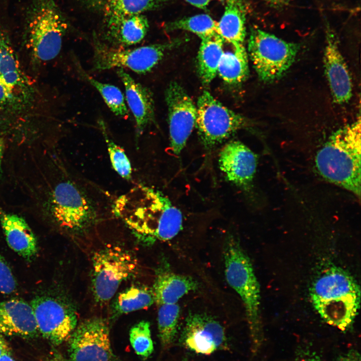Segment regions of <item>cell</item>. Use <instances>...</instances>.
<instances>
[{"instance_id":"cell-1","label":"cell","mask_w":361,"mask_h":361,"mask_svg":"<svg viewBox=\"0 0 361 361\" xmlns=\"http://www.w3.org/2000/svg\"><path fill=\"white\" fill-rule=\"evenodd\" d=\"M114 212L141 240L152 243L172 239L180 231V211L159 192L137 186L118 198Z\"/></svg>"},{"instance_id":"cell-2","label":"cell","mask_w":361,"mask_h":361,"mask_svg":"<svg viewBox=\"0 0 361 361\" xmlns=\"http://www.w3.org/2000/svg\"><path fill=\"white\" fill-rule=\"evenodd\" d=\"M310 295L327 324L343 331L352 325L360 306V290L349 273L335 266L326 268L313 282Z\"/></svg>"},{"instance_id":"cell-3","label":"cell","mask_w":361,"mask_h":361,"mask_svg":"<svg viewBox=\"0 0 361 361\" xmlns=\"http://www.w3.org/2000/svg\"><path fill=\"white\" fill-rule=\"evenodd\" d=\"M317 172L328 182L360 197V120L339 129L317 151Z\"/></svg>"},{"instance_id":"cell-4","label":"cell","mask_w":361,"mask_h":361,"mask_svg":"<svg viewBox=\"0 0 361 361\" xmlns=\"http://www.w3.org/2000/svg\"><path fill=\"white\" fill-rule=\"evenodd\" d=\"M224 257L227 282L243 302L253 349L256 350L262 338L258 281L249 258L239 241L232 236H228L225 241Z\"/></svg>"},{"instance_id":"cell-5","label":"cell","mask_w":361,"mask_h":361,"mask_svg":"<svg viewBox=\"0 0 361 361\" xmlns=\"http://www.w3.org/2000/svg\"><path fill=\"white\" fill-rule=\"evenodd\" d=\"M28 41L33 57L46 62L60 53L67 24L54 0H34L29 13Z\"/></svg>"},{"instance_id":"cell-6","label":"cell","mask_w":361,"mask_h":361,"mask_svg":"<svg viewBox=\"0 0 361 361\" xmlns=\"http://www.w3.org/2000/svg\"><path fill=\"white\" fill-rule=\"evenodd\" d=\"M138 269L136 259L127 251L107 246L92 257V286L93 296L100 303L108 302L122 282L133 276Z\"/></svg>"},{"instance_id":"cell-7","label":"cell","mask_w":361,"mask_h":361,"mask_svg":"<svg viewBox=\"0 0 361 361\" xmlns=\"http://www.w3.org/2000/svg\"><path fill=\"white\" fill-rule=\"evenodd\" d=\"M250 59L260 79L280 78L294 62L299 46L259 28H252L248 40Z\"/></svg>"},{"instance_id":"cell-8","label":"cell","mask_w":361,"mask_h":361,"mask_svg":"<svg viewBox=\"0 0 361 361\" xmlns=\"http://www.w3.org/2000/svg\"><path fill=\"white\" fill-rule=\"evenodd\" d=\"M50 210L56 223L73 233L85 231L96 219V212L83 190L71 179L63 180L54 188Z\"/></svg>"},{"instance_id":"cell-9","label":"cell","mask_w":361,"mask_h":361,"mask_svg":"<svg viewBox=\"0 0 361 361\" xmlns=\"http://www.w3.org/2000/svg\"><path fill=\"white\" fill-rule=\"evenodd\" d=\"M196 126L201 141L210 149L246 125L245 118L223 105L208 91L199 96Z\"/></svg>"},{"instance_id":"cell-10","label":"cell","mask_w":361,"mask_h":361,"mask_svg":"<svg viewBox=\"0 0 361 361\" xmlns=\"http://www.w3.org/2000/svg\"><path fill=\"white\" fill-rule=\"evenodd\" d=\"M175 43H166L132 49L112 47L95 43L93 57V69L104 71L112 68H128L138 74H145L162 59L165 53Z\"/></svg>"},{"instance_id":"cell-11","label":"cell","mask_w":361,"mask_h":361,"mask_svg":"<svg viewBox=\"0 0 361 361\" xmlns=\"http://www.w3.org/2000/svg\"><path fill=\"white\" fill-rule=\"evenodd\" d=\"M70 361H118L104 319L94 317L76 326L68 339Z\"/></svg>"},{"instance_id":"cell-12","label":"cell","mask_w":361,"mask_h":361,"mask_svg":"<svg viewBox=\"0 0 361 361\" xmlns=\"http://www.w3.org/2000/svg\"><path fill=\"white\" fill-rule=\"evenodd\" d=\"M30 304L44 338L56 345L68 340L77 324L76 312L71 305L50 296L36 297Z\"/></svg>"},{"instance_id":"cell-13","label":"cell","mask_w":361,"mask_h":361,"mask_svg":"<svg viewBox=\"0 0 361 361\" xmlns=\"http://www.w3.org/2000/svg\"><path fill=\"white\" fill-rule=\"evenodd\" d=\"M171 148L178 155L184 148L194 127L197 107L179 84L171 82L165 92Z\"/></svg>"},{"instance_id":"cell-14","label":"cell","mask_w":361,"mask_h":361,"mask_svg":"<svg viewBox=\"0 0 361 361\" xmlns=\"http://www.w3.org/2000/svg\"><path fill=\"white\" fill-rule=\"evenodd\" d=\"M31 90L8 36L0 32V107L24 103Z\"/></svg>"},{"instance_id":"cell-15","label":"cell","mask_w":361,"mask_h":361,"mask_svg":"<svg viewBox=\"0 0 361 361\" xmlns=\"http://www.w3.org/2000/svg\"><path fill=\"white\" fill-rule=\"evenodd\" d=\"M181 341L188 349L197 353L210 354L227 346L223 326L204 314L191 313L187 317Z\"/></svg>"},{"instance_id":"cell-16","label":"cell","mask_w":361,"mask_h":361,"mask_svg":"<svg viewBox=\"0 0 361 361\" xmlns=\"http://www.w3.org/2000/svg\"><path fill=\"white\" fill-rule=\"evenodd\" d=\"M219 164L229 182L246 190L254 177L257 157L241 142L231 141L226 144L220 151Z\"/></svg>"},{"instance_id":"cell-17","label":"cell","mask_w":361,"mask_h":361,"mask_svg":"<svg viewBox=\"0 0 361 361\" xmlns=\"http://www.w3.org/2000/svg\"><path fill=\"white\" fill-rule=\"evenodd\" d=\"M324 61L326 76L334 101L339 104L347 102L352 95L351 77L340 52L337 40L328 28Z\"/></svg>"},{"instance_id":"cell-18","label":"cell","mask_w":361,"mask_h":361,"mask_svg":"<svg viewBox=\"0 0 361 361\" xmlns=\"http://www.w3.org/2000/svg\"><path fill=\"white\" fill-rule=\"evenodd\" d=\"M38 332L30 304L17 298L0 301V334L30 338Z\"/></svg>"},{"instance_id":"cell-19","label":"cell","mask_w":361,"mask_h":361,"mask_svg":"<svg viewBox=\"0 0 361 361\" xmlns=\"http://www.w3.org/2000/svg\"><path fill=\"white\" fill-rule=\"evenodd\" d=\"M117 74L124 86L126 101L134 116L136 134L139 137L146 126L154 120V104L151 93L123 69H118Z\"/></svg>"},{"instance_id":"cell-20","label":"cell","mask_w":361,"mask_h":361,"mask_svg":"<svg viewBox=\"0 0 361 361\" xmlns=\"http://www.w3.org/2000/svg\"><path fill=\"white\" fill-rule=\"evenodd\" d=\"M0 222L9 247L28 261L34 259L38 253V243L26 221L17 215L1 212Z\"/></svg>"},{"instance_id":"cell-21","label":"cell","mask_w":361,"mask_h":361,"mask_svg":"<svg viewBox=\"0 0 361 361\" xmlns=\"http://www.w3.org/2000/svg\"><path fill=\"white\" fill-rule=\"evenodd\" d=\"M197 287V281L191 277L163 271L157 275L152 290L157 305L175 304Z\"/></svg>"},{"instance_id":"cell-22","label":"cell","mask_w":361,"mask_h":361,"mask_svg":"<svg viewBox=\"0 0 361 361\" xmlns=\"http://www.w3.org/2000/svg\"><path fill=\"white\" fill-rule=\"evenodd\" d=\"M224 13L218 22L217 33L233 47L244 46L246 10L241 0H225Z\"/></svg>"},{"instance_id":"cell-23","label":"cell","mask_w":361,"mask_h":361,"mask_svg":"<svg viewBox=\"0 0 361 361\" xmlns=\"http://www.w3.org/2000/svg\"><path fill=\"white\" fill-rule=\"evenodd\" d=\"M147 19L142 15L125 17L108 24V37L114 47H124L140 42L148 29Z\"/></svg>"},{"instance_id":"cell-24","label":"cell","mask_w":361,"mask_h":361,"mask_svg":"<svg viewBox=\"0 0 361 361\" xmlns=\"http://www.w3.org/2000/svg\"><path fill=\"white\" fill-rule=\"evenodd\" d=\"M201 40L197 56V69L202 82L207 85L216 76L225 41L218 34Z\"/></svg>"},{"instance_id":"cell-25","label":"cell","mask_w":361,"mask_h":361,"mask_svg":"<svg viewBox=\"0 0 361 361\" xmlns=\"http://www.w3.org/2000/svg\"><path fill=\"white\" fill-rule=\"evenodd\" d=\"M223 52L217 73L226 83L237 84L244 81L249 74L248 55L244 46L233 47Z\"/></svg>"},{"instance_id":"cell-26","label":"cell","mask_w":361,"mask_h":361,"mask_svg":"<svg viewBox=\"0 0 361 361\" xmlns=\"http://www.w3.org/2000/svg\"><path fill=\"white\" fill-rule=\"evenodd\" d=\"M155 302L152 289L142 285H133L119 293L112 307V318L145 309Z\"/></svg>"},{"instance_id":"cell-27","label":"cell","mask_w":361,"mask_h":361,"mask_svg":"<svg viewBox=\"0 0 361 361\" xmlns=\"http://www.w3.org/2000/svg\"><path fill=\"white\" fill-rule=\"evenodd\" d=\"M164 0H107L106 13L108 24L125 17L140 15L146 11L156 8Z\"/></svg>"},{"instance_id":"cell-28","label":"cell","mask_w":361,"mask_h":361,"mask_svg":"<svg viewBox=\"0 0 361 361\" xmlns=\"http://www.w3.org/2000/svg\"><path fill=\"white\" fill-rule=\"evenodd\" d=\"M76 65L80 75L99 92L108 108L115 115L123 118L129 116L125 97L117 87L96 80L87 74L78 63H76Z\"/></svg>"},{"instance_id":"cell-29","label":"cell","mask_w":361,"mask_h":361,"mask_svg":"<svg viewBox=\"0 0 361 361\" xmlns=\"http://www.w3.org/2000/svg\"><path fill=\"white\" fill-rule=\"evenodd\" d=\"M180 308L177 303L158 305L157 326L162 347L167 349L174 341L177 330Z\"/></svg>"},{"instance_id":"cell-30","label":"cell","mask_w":361,"mask_h":361,"mask_svg":"<svg viewBox=\"0 0 361 361\" xmlns=\"http://www.w3.org/2000/svg\"><path fill=\"white\" fill-rule=\"evenodd\" d=\"M217 26L218 22L209 15L199 14L169 22L166 25L165 29L189 31L203 39L217 34Z\"/></svg>"},{"instance_id":"cell-31","label":"cell","mask_w":361,"mask_h":361,"mask_svg":"<svg viewBox=\"0 0 361 361\" xmlns=\"http://www.w3.org/2000/svg\"><path fill=\"white\" fill-rule=\"evenodd\" d=\"M98 124L106 143L113 168L122 178L126 180L130 179L132 177V167L124 150L110 137L104 121L99 120Z\"/></svg>"},{"instance_id":"cell-32","label":"cell","mask_w":361,"mask_h":361,"mask_svg":"<svg viewBox=\"0 0 361 361\" xmlns=\"http://www.w3.org/2000/svg\"><path fill=\"white\" fill-rule=\"evenodd\" d=\"M129 339L134 351L141 357L147 358L152 353L154 347L149 322L143 320L133 326Z\"/></svg>"},{"instance_id":"cell-33","label":"cell","mask_w":361,"mask_h":361,"mask_svg":"<svg viewBox=\"0 0 361 361\" xmlns=\"http://www.w3.org/2000/svg\"><path fill=\"white\" fill-rule=\"evenodd\" d=\"M17 288L15 276L7 261L0 254V292L10 294L15 292Z\"/></svg>"},{"instance_id":"cell-34","label":"cell","mask_w":361,"mask_h":361,"mask_svg":"<svg viewBox=\"0 0 361 361\" xmlns=\"http://www.w3.org/2000/svg\"><path fill=\"white\" fill-rule=\"evenodd\" d=\"M336 361H360V356L356 350L352 349L341 355Z\"/></svg>"},{"instance_id":"cell-35","label":"cell","mask_w":361,"mask_h":361,"mask_svg":"<svg viewBox=\"0 0 361 361\" xmlns=\"http://www.w3.org/2000/svg\"><path fill=\"white\" fill-rule=\"evenodd\" d=\"M11 349L2 334H0V356L4 354L11 355Z\"/></svg>"},{"instance_id":"cell-36","label":"cell","mask_w":361,"mask_h":361,"mask_svg":"<svg viewBox=\"0 0 361 361\" xmlns=\"http://www.w3.org/2000/svg\"><path fill=\"white\" fill-rule=\"evenodd\" d=\"M191 5L201 9H205L209 4L215 1H223L224 0H185Z\"/></svg>"},{"instance_id":"cell-37","label":"cell","mask_w":361,"mask_h":361,"mask_svg":"<svg viewBox=\"0 0 361 361\" xmlns=\"http://www.w3.org/2000/svg\"><path fill=\"white\" fill-rule=\"evenodd\" d=\"M269 5L277 8H282L288 4V0H264Z\"/></svg>"},{"instance_id":"cell-38","label":"cell","mask_w":361,"mask_h":361,"mask_svg":"<svg viewBox=\"0 0 361 361\" xmlns=\"http://www.w3.org/2000/svg\"><path fill=\"white\" fill-rule=\"evenodd\" d=\"M46 361H68L61 353L57 351L53 352Z\"/></svg>"},{"instance_id":"cell-39","label":"cell","mask_w":361,"mask_h":361,"mask_svg":"<svg viewBox=\"0 0 361 361\" xmlns=\"http://www.w3.org/2000/svg\"><path fill=\"white\" fill-rule=\"evenodd\" d=\"M5 144L3 139L0 138V169L2 164L3 156L4 154Z\"/></svg>"},{"instance_id":"cell-40","label":"cell","mask_w":361,"mask_h":361,"mask_svg":"<svg viewBox=\"0 0 361 361\" xmlns=\"http://www.w3.org/2000/svg\"><path fill=\"white\" fill-rule=\"evenodd\" d=\"M0 361H15L11 355L4 354L0 356Z\"/></svg>"},{"instance_id":"cell-41","label":"cell","mask_w":361,"mask_h":361,"mask_svg":"<svg viewBox=\"0 0 361 361\" xmlns=\"http://www.w3.org/2000/svg\"><path fill=\"white\" fill-rule=\"evenodd\" d=\"M92 4L96 5H101L106 2L107 0H88Z\"/></svg>"}]
</instances>
